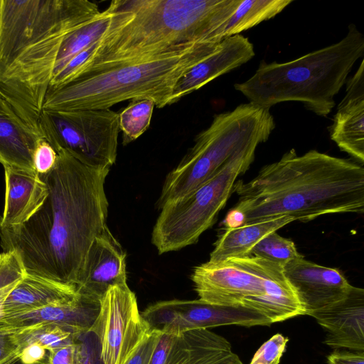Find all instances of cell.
<instances>
[{"label":"cell","mask_w":364,"mask_h":364,"mask_svg":"<svg viewBox=\"0 0 364 364\" xmlns=\"http://www.w3.org/2000/svg\"><path fill=\"white\" fill-rule=\"evenodd\" d=\"M39 175L48 195L25 223L0 228L3 252L16 251L26 271L75 285L94 239L107 226L109 168L85 165L65 151Z\"/></svg>","instance_id":"6da1fadb"},{"label":"cell","mask_w":364,"mask_h":364,"mask_svg":"<svg viewBox=\"0 0 364 364\" xmlns=\"http://www.w3.org/2000/svg\"><path fill=\"white\" fill-rule=\"evenodd\" d=\"M237 203L228 213L225 229L281 217L309 222L318 216L364 210V168L349 159L292 149L263 166L250 181L236 182Z\"/></svg>","instance_id":"7a4b0ae2"},{"label":"cell","mask_w":364,"mask_h":364,"mask_svg":"<svg viewBox=\"0 0 364 364\" xmlns=\"http://www.w3.org/2000/svg\"><path fill=\"white\" fill-rule=\"evenodd\" d=\"M240 0H114L122 23L97 42L80 76L165 52L178 45L222 41Z\"/></svg>","instance_id":"3957f363"},{"label":"cell","mask_w":364,"mask_h":364,"mask_svg":"<svg viewBox=\"0 0 364 364\" xmlns=\"http://www.w3.org/2000/svg\"><path fill=\"white\" fill-rule=\"evenodd\" d=\"M220 43L196 42L165 52L82 75L49 91L43 110L69 112L109 109L128 100L150 99L163 108L171 105L178 80L219 47Z\"/></svg>","instance_id":"277c9868"},{"label":"cell","mask_w":364,"mask_h":364,"mask_svg":"<svg viewBox=\"0 0 364 364\" xmlns=\"http://www.w3.org/2000/svg\"><path fill=\"white\" fill-rule=\"evenodd\" d=\"M364 54V35L350 24L338 42L284 63L261 60L247 80L234 85L250 103L270 109L296 101L318 116L327 117L335 96L346 84L356 61Z\"/></svg>","instance_id":"5b68a950"},{"label":"cell","mask_w":364,"mask_h":364,"mask_svg":"<svg viewBox=\"0 0 364 364\" xmlns=\"http://www.w3.org/2000/svg\"><path fill=\"white\" fill-rule=\"evenodd\" d=\"M275 126L269 109L250 102L214 115L210 126L196 136L193 146L167 174L158 209L193 192L232 156L267 141Z\"/></svg>","instance_id":"8992f818"},{"label":"cell","mask_w":364,"mask_h":364,"mask_svg":"<svg viewBox=\"0 0 364 364\" xmlns=\"http://www.w3.org/2000/svg\"><path fill=\"white\" fill-rule=\"evenodd\" d=\"M191 279L199 299L254 309L272 323L305 315L283 267L255 256L207 262L194 269Z\"/></svg>","instance_id":"52a82bcc"},{"label":"cell","mask_w":364,"mask_h":364,"mask_svg":"<svg viewBox=\"0 0 364 364\" xmlns=\"http://www.w3.org/2000/svg\"><path fill=\"white\" fill-rule=\"evenodd\" d=\"M256 149L232 156L193 192L160 208L151 232V243L159 254L177 251L198 242L215 223L233 192L236 179L254 161Z\"/></svg>","instance_id":"ba28073f"},{"label":"cell","mask_w":364,"mask_h":364,"mask_svg":"<svg viewBox=\"0 0 364 364\" xmlns=\"http://www.w3.org/2000/svg\"><path fill=\"white\" fill-rule=\"evenodd\" d=\"M38 125L56 152L65 151L92 167L110 168L116 161L119 114L110 109L42 111Z\"/></svg>","instance_id":"9c48e42d"},{"label":"cell","mask_w":364,"mask_h":364,"mask_svg":"<svg viewBox=\"0 0 364 364\" xmlns=\"http://www.w3.org/2000/svg\"><path fill=\"white\" fill-rule=\"evenodd\" d=\"M150 331L125 282L111 287L101 298L90 332L98 341L102 364H126Z\"/></svg>","instance_id":"30bf717a"},{"label":"cell","mask_w":364,"mask_h":364,"mask_svg":"<svg viewBox=\"0 0 364 364\" xmlns=\"http://www.w3.org/2000/svg\"><path fill=\"white\" fill-rule=\"evenodd\" d=\"M141 316L151 329L173 336L220 326L251 327L272 324L269 318L256 309L213 304L199 299L159 301L148 306Z\"/></svg>","instance_id":"8fae6325"},{"label":"cell","mask_w":364,"mask_h":364,"mask_svg":"<svg viewBox=\"0 0 364 364\" xmlns=\"http://www.w3.org/2000/svg\"><path fill=\"white\" fill-rule=\"evenodd\" d=\"M294 289L305 315L345 299L352 285L337 269L321 266L304 257L283 268Z\"/></svg>","instance_id":"7c38bea8"},{"label":"cell","mask_w":364,"mask_h":364,"mask_svg":"<svg viewBox=\"0 0 364 364\" xmlns=\"http://www.w3.org/2000/svg\"><path fill=\"white\" fill-rule=\"evenodd\" d=\"M125 282L126 253L107 225L92 242L75 287L100 301L111 287Z\"/></svg>","instance_id":"4fadbf2b"},{"label":"cell","mask_w":364,"mask_h":364,"mask_svg":"<svg viewBox=\"0 0 364 364\" xmlns=\"http://www.w3.org/2000/svg\"><path fill=\"white\" fill-rule=\"evenodd\" d=\"M99 311L100 301L80 294L69 301L4 316L0 318V331L13 333L38 326H58L81 336L90 332Z\"/></svg>","instance_id":"5bb4252c"},{"label":"cell","mask_w":364,"mask_h":364,"mask_svg":"<svg viewBox=\"0 0 364 364\" xmlns=\"http://www.w3.org/2000/svg\"><path fill=\"white\" fill-rule=\"evenodd\" d=\"M310 316L325 330L326 345L364 352L363 289L352 286L345 299Z\"/></svg>","instance_id":"9a60e30c"},{"label":"cell","mask_w":364,"mask_h":364,"mask_svg":"<svg viewBox=\"0 0 364 364\" xmlns=\"http://www.w3.org/2000/svg\"><path fill=\"white\" fill-rule=\"evenodd\" d=\"M346 94L329 127L331 139L358 164L364 163V60L346 82Z\"/></svg>","instance_id":"2e32d148"},{"label":"cell","mask_w":364,"mask_h":364,"mask_svg":"<svg viewBox=\"0 0 364 364\" xmlns=\"http://www.w3.org/2000/svg\"><path fill=\"white\" fill-rule=\"evenodd\" d=\"M255 55L253 44L247 37L238 34L225 38L213 54L191 68L178 80L173 90L171 105L246 63Z\"/></svg>","instance_id":"e0dca14e"},{"label":"cell","mask_w":364,"mask_h":364,"mask_svg":"<svg viewBox=\"0 0 364 364\" xmlns=\"http://www.w3.org/2000/svg\"><path fill=\"white\" fill-rule=\"evenodd\" d=\"M5 198L0 228L27 222L48 195L46 184L36 171L5 166Z\"/></svg>","instance_id":"ac0fdd59"},{"label":"cell","mask_w":364,"mask_h":364,"mask_svg":"<svg viewBox=\"0 0 364 364\" xmlns=\"http://www.w3.org/2000/svg\"><path fill=\"white\" fill-rule=\"evenodd\" d=\"M165 364H242L224 337L208 329L173 336Z\"/></svg>","instance_id":"d6986e66"},{"label":"cell","mask_w":364,"mask_h":364,"mask_svg":"<svg viewBox=\"0 0 364 364\" xmlns=\"http://www.w3.org/2000/svg\"><path fill=\"white\" fill-rule=\"evenodd\" d=\"M80 294L74 284L26 272L6 299L1 317L69 301Z\"/></svg>","instance_id":"ffe728a7"},{"label":"cell","mask_w":364,"mask_h":364,"mask_svg":"<svg viewBox=\"0 0 364 364\" xmlns=\"http://www.w3.org/2000/svg\"><path fill=\"white\" fill-rule=\"evenodd\" d=\"M41 138L6 101L0 103V164L3 166L36 171L33 156Z\"/></svg>","instance_id":"44dd1931"},{"label":"cell","mask_w":364,"mask_h":364,"mask_svg":"<svg viewBox=\"0 0 364 364\" xmlns=\"http://www.w3.org/2000/svg\"><path fill=\"white\" fill-rule=\"evenodd\" d=\"M293 221L291 218L281 217L225 229L215 242L208 262L216 264L231 258L250 256L251 250L260 240Z\"/></svg>","instance_id":"7402d4cb"},{"label":"cell","mask_w":364,"mask_h":364,"mask_svg":"<svg viewBox=\"0 0 364 364\" xmlns=\"http://www.w3.org/2000/svg\"><path fill=\"white\" fill-rule=\"evenodd\" d=\"M114 15L108 6L65 35L56 58L51 80L72 58L97 42L109 31Z\"/></svg>","instance_id":"603a6c76"},{"label":"cell","mask_w":364,"mask_h":364,"mask_svg":"<svg viewBox=\"0 0 364 364\" xmlns=\"http://www.w3.org/2000/svg\"><path fill=\"white\" fill-rule=\"evenodd\" d=\"M294 0H240L232 15L225 23L222 40L238 35L262 21L274 18Z\"/></svg>","instance_id":"cb8c5ba5"},{"label":"cell","mask_w":364,"mask_h":364,"mask_svg":"<svg viewBox=\"0 0 364 364\" xmlns=\"http://www.w3.org/2000/svg\"><path fill=\"white\" fill-rule=\"evenodd\" d=\"M155 104L150 99L132 100L119 114L122 144L127 145L139 137L149 128Z\"/></svg>","instance_id":"d4e9b609"},{"label":"cell","mask_w":364,"mask_h":364,"mask_svg":"<svg viewBox=\"0 0 364 364\" xmlns=\"http://www.w3.org/2000/svg\"><path fill=\"white\" fill-rule=\"evenodd\" d=\"M250 255L255 256L284 268L288 263L304 257L294 242L272 232L260 240L251 250Z\"/></svg>","instance_id":"484cf974"},{"label":"cell","mask_w":364,"mask_h":364,"mask_svg":"<svg viewBox=\"0 0 364 364\" xmlns=\"http://www.w3.org/2000/svg\"><path fill=\"white\" fill-rule=\"evenodd\" d=\"M26 272L21 257L16 251L0 253V318L6 299Z\"/></svg>","instance_id":"4316f807"},{"label":"cell","mask_w":364,"mask_h":364,"mask_svg":"<svg viewBox=\"0 0 364 364\" xmlns=\"http://www.w3.org/2000/svg\"><path fill=\"white\" fill-rule=\"evenodd\" d=\"M287 341L281 333L274 335L256 351L250 364H279Z\"/></svg>","instance_id":"83f0119b"},{"label":"cell","mask_w":364,"mask_h":364,"mask_svg":"<svg viewBox=\"0 0 364 364\" xmlns=\"http://www.w3.org/2000/svg\"><path fill=\"white\" fill-rule=\"evenodd\" d=\"M58 154L53 146L43 138L38 140L35 148L33 161L37 173H48L55 166Z\"/></svg>","instance_id":"f1b7e54d"},{"label":"cell","mask_w":364,"mask_h":364,"mask_svg":"<svg viewBox=\"0 0 364 364\" xmlns=\"http://www.w3.org/2000/svg\"><path fill=\"white\" fill-rule=\"evenodd\" d=\"M161 332L151 329L126 364H149Z\"/></svg>","instance_id":"f546056e"},{"label":"cell","mask_w":364,"mask_h":364,"mask_svg":"<svg viewBox=\"0 0 364 364\" xmlns=\"http://www.w3.org/2000/svg\"><path fill=\"white\" fill-rule=\"evenodd\" d=\"M91 333L88 332L80 336L76 344L75 364H102L100 346L91 347Z\"/></svg>","instance_id":"4dcf8cb0"},{"label":"cell","mask_w":364,"mask_h":364,"mask_svg":"<svg viewBox=\"0 0 364 364\" xmlns=\"http://www.w3.org/2000/svg\"><path fill=\"white\" fill-rule=\"evenodd\" d=\"M77 342L48 350L44 357L34 364H75Z\"/></svg>","instance_id":"1f68e13d"},{"label":"cell","mask_w":364,"mask_h":364,"mask_svg":"<svg viewBox=\"0 0 364 364\" xmlns=\"http://www.w3.org/2000/svg\"><path fill=\"white\" fill-rule=\"evenodd\" d=\"M328 364H364L363 351L335 350L327 357Z\"/></svg>","instance_id":"d6a6232c"},{"label":"cell","mask_w":364,"mask_h":364,"mask_svg":"<svg viewBox=\"0 0 364 364\" xmlns=\"http://www.w3.org/2000/svg\"><path fill=\"white\" fill-rule=\"evenodd\" d=\"M173 337V335L161 333L149 364H165Z\"/></svg>","instance_id":"836d02e7"},{"label":"cell","mask_w":364,"mask_h":364,"mask_svg":"<svg viewBox=\"0 0 364 364\" xmlns=\"http://www.w3.org/2000/svg\"><path fill=\"white\" fill-rule=\"evenodd\" d=\"M14 348L12 333L0 331V361L11 353Z\"/></svg>","instance_id":"e575fe53"},{"label":"cell","mask_w":364,"mask_h":364,"mask_svg":"<svg viewBox=\"0 0 364 364\" xmlns=\"http://www.w3.org/2000/svg\"><path fill=\"white\" fill-rule=\"evenodd\" d=\"M6 101V97L0 87V103Z\"/></svg>","instance_id":"d590c367"},{"label":"cell","mask_w":364,"mask_h":364,"mask_svg":"<svg viewBox=\"0 0 364 364\" xmlns=\"http://www.w3.org/2000/svg\"><path fill=\"white\" fill-rule=\"evenodd\" d=\"M13 364H24L23 363H22L21 360H18L16 362H15Z\"/></svg>","instance_id":"8d00e7d4"},{"label":"cell","mask_w":364,"mask_h":364,"mask_svg":"<svg viewBox=\"0 0 364 364\" xmlns=\"http://www.w3.org/2000/svg\"><path fill=\"white\" fill-rule=\"evenodd\" d=\"M1 215L0 214V223H1Z\"/></svg>","instance_id":"74e56055"}]
</instances>
